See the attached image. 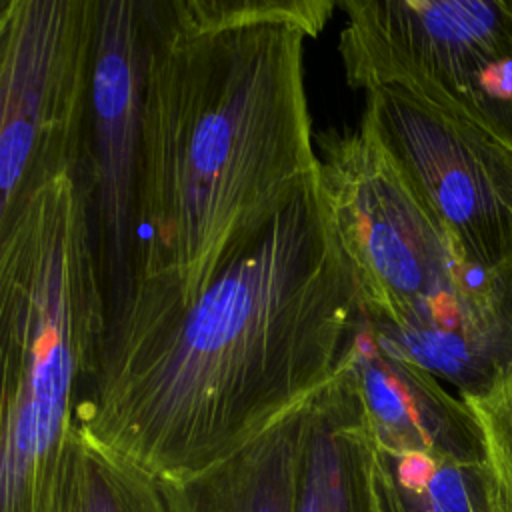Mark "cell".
Returning a JSON list of instances; mask_svg holds the SVG:
<instances>
[{
  "label": "cell",
  "instance_id": "6da1fadb",
  "mask_svg": "<svg viewBox=\"0 0 512 512\" xmlns=\"http://www.w3.org/2000/svg\"><path fill=\"white\" fill-rule=\"evenodd\" d=\"M360 322L358 276L316 172L236 236L196 292L132 286L76 430L162 480L194 476L334 378Z\"/></svg>",
  "mask_w": 512,
  "mask_h": 512
},
{
  "label": "cell",
  "instance_id": "7a4b0ae2",
  "mask_svg": "<svg viewBox=\"0 0 512 512\" xmlns=\"http://www.w3.org/2000/svg\"><path fill=\"white\" fill-rule=\"evenodd\" d=\"M334 10L328 0H140L134 284L196 292L236 236L316 176L304 42Z\"/></svg>",
  "mask_w": 512,
  "mask_h": 512
},
{
  "label": "cell",
  "instance_id": "3957f363",
  "mask_svg": "<svg viewBox=\"0 0 512 512\" xmlns=\"http://www.w3.org/2000/svg\"><path fill=\"white\" fill-rule=\"evenodd\" d=\"M0 512H54L76 410L100 362L106 304L78 176L0 220Z\"/></svg>",
  "mask_w": 512,
  "mask_h": 512
},
{
  "label": "cell",
  "instance_id": "277c9868",
  "mask_svg": "<svg viewBox=\"0 0 512 512\" xmlns=\"http://www.w3.org/2000/svg\"><path fill=\"white\" fill-rule=\"evenodd\" d=\"M316 140L322 192L358 276L366 320L388 340L442 322L488 270L464 260L438 216L362 126L326 130Z\"/></svg>",
  "mask_w": 512,
  "mask_h": 512
},
{
  "label": "cell",
  "instance_id": "5b68a950",
  "mask_svg": "<svg viewBox=\"0 0 512 512\" xmlns=\"http://www.w3.org/2000/svg\"><path fill=\"white\" fill-rule=\"evenodd\" d=\"M98 0H4L0 220L84 156Z\"/></svg>",
  "mask_w": 512,
  "mask_h": 512
},
{
  "label": "cell",
  "instance_id": "8992f818",
  "mask_svg": "<svg viewBox=\"0 0 512 512\" xmlns=\"http://www.w3.org/2000/svg\"><path fill=\"white\" fill-rule=\"evenodd\" d=\"M338 52L364 92L444 96L512 138V0H346Z\"/></svg>",
  "mask_w": 512,
  "mask_h": 512
},
{
  "label": "cell",
  "instance_id": "52a82bcc",
  "mask_svg": "<svg viewBox=\"0 0 512 512\" xmlns=\"http://www.w3.org/2000/svg\"><path fill=\"white\" fill-rule=\"evenodd\" d=\"M360 126L390 154L464 260L512 268V138L468 108L422 90L366 92Z\"/></svg>",
  "mask_w": 512,
  "mask_h": 512
},
{
  "label": "cell",
  "instance_id": "ba28073f",
  "mask_svg": "<svg viewBox=\"0 0 512 512\" xmlns=\"http://www.w3.org/2000/svg\"><path fill=\"white\" fill-rule=\"evenodd\" d=\"M140 78V0H98L88 126L78 178L88 198L106 324L134 284Z\"/></svg>",
  "mask_w": 512,
  "mask_h": 512
},
{
  "label": "cell",
  "instance_id": "9c48e42d",
  "mask_svg": "<svg viewBox=\"0 0 512 512\" xmlns=\"http://www.w3.org/2000/svg\"><path fill=\"white\" fill-rule=\"evenodd\" d=\"M348 362L380 448L486 462L484 432L470 404L386 342L364 310Z\"/></svg>",
  "mask_w": 512,
  "mask_h": 512
},
{
  "label": "cell",
  "instance_id": "30bf717a",
  "mask_svg": "<svg viewBox=\"0 0 512 512\" xmlns=\"http://www.w3.org/2000/svg\"><path fill=\"white\" fill-rule=\"evenodd\" d=\"M376 462L374 428L346 358L334 378L302 402L292 512H382Z\"/></svg>",
  "mask_w": 512,
  "mask_h": 512
},
{
  "label": "cell",
  "instance_id": "8fae6325",
  "mask_svg": "<svg viewBox=\"0 0 512 512\" xmlns=\"http://www.w3.org/2000/svg\"><path fill=\"white\" fill-rule=\"evenodd\" d=\"M302 402L222 462L182 480L160 478L174 512H292Z\"/></svg>",
  "mask_w": 512,
  "mask_h": 512
},
{
  "label": "cell",
  "instance_id": "7c38bea8",
  "mask_svg": "<svg viewBox=\"0 0 512 512\" xmlns=\"http://www.w3.org/2000/svg\"><path fill=\"white\" fill-rule=\"evenodd\" d=\"M376 492L382 512H492L486 462L378 446Z\"/></svg>",
  "mask_w": 512,
  "mask_h": 512
},
{
  "label": "cell",
  "instance_id": "4fadbf2b",
  "mask_svg": "<svg viewBox=\"0 0 512 512\" xmlns=\"http://www.w3.org/2000/svg\"><path fill=\"white\" fill-rule=\"evenodd\" d=\"M54 512H174L164 482L86 440L70 442Z\"/></svg>",
  "mask_w": 512,
  "mask_h": 512
},
{
  "label": "cell",
  "instance_id": "5bb4252c",
  "mask_svg": "<svg viewBox=\"0 0 512 512\" xmlns=\"http://www.w3.org/2000/svg\"><path fill=\"white\" fill-rule=\"evenodd\" d=\"M480 420L492 478V512H512V376L494 392L466 400Z\"/></svg>",
  "mask_w": 512,
  "mask_h": 512
}]
</instances>
